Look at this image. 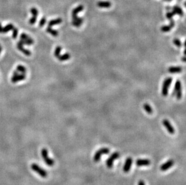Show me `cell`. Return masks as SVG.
I'll return each instance as SVG.
<instances>
[{
	"instance_id": "obj_1",
	"label": "cell",
	"mask_w": 186,
	"mask_h": 185,
	"mask_svg": "<svg viewBox=\"0 0 186 185\" xmlns=\"http://www.w3.org/2000/svg\"><path fill=\"white\" fill-rule=\"evenodd\" d=\"M41 155L42 158H43V160H44L45 162L46 163V165L49 167H52L54 165V160L51 158H49L48 156V151L46 148H43L41 151Z\"/></svg>"
},
{
	"instance_id": "obj_2",
	"label": "cell",
	"mask_w": 186,
	"mask_h": 185,
	"mask_svg": "<svg viewBox=\"0 0 186 185\" xmlns=\"http://www.w3.org/2000/svg\"><path fill=\"white\" fill-rule=\"evenodd\" d=\"M31 168L34 172H36V173L38 174L40 176H41L42 177H46L48 175V173L46 171L43 170V168H42L41 167H40L38 165L36 164H33L31 166Z\"/></svg>"
},
{
	"instance_id": "obj_3",
	"label": "cell",
	"mask_w": 186,
	"mask_h": 185,
	"mask_svg": "<svg viewBox=\"0 0 186 185\" xmlns=\"http://www.w3.org/2000/svg\"><path fill=\"white\" fill-rule=\"evenodd\" d=\"M110 153V150L108 148H102L101 149L98 150L96 152L94 156H93V161L95 162H98L100 161L101 157L102 155H106Z\"/></svg>"
},
{
	"instance_id": "obj_4",
	"label": "cell",
	"mask_w": 186,
	"mask_h": 185,
	"mask_svg": "<svg viewBox=\"0 0 186 185\" xmlns=\"http://www.w3.org/2000/svg\"><path fill=\"white\" fill-rule=\"evenodd\" d=\"M172 82V78L169 77L165 80L163 82V85L162 88V95L164 96H166L168 95V91L169 88L170 84H171Z\"/></svg>"
},
{
	"instance_id": "obj_5",
	"label": "cell",
	"mask_w": 186,
	"mask_h": 185,
	"mask_svg": "<svg viewBox=\"0 0 186 185\" xmlns=\"http://www.w3.org/2000/svg\"><path fill=\"white\" fill-rule=\"evenodd\" d=\"M120 155L118 152H115V153H112V155L110 158H109L106 161V165H107V167L109 168H111L113 167V162L115 161V160L118 159V158H119Z\"/></svg>"
},
{
	"instance_id": "obj_6",
	"label": "cell",
	"mask_w": 186,
	"mask_h": 185,
	"mask_svg": "<svg viewBox=\"0 0 186 185\" xmlns=\"http://www.w3.org/2000/svg\"><path fill=\"white\" fill-rule=\"evenodd\" d=\"M163 124L164 126L165 127V128L166 129L167 131H168V132L170 134H174L175 133V129L173 128V127L172 126V125L170 123L169 121L168 120L165 119L163 121Z\"/></svg>"
},
{
	"instance_id": "obj_7",
	"label": "cell",
	"mask_w": 186,
	"mask_h": 185,
	"mask_svg": "<svg viewBox=\"0 0 186 185\" xmlns=\"http://www.w3.org/2000/svg\"><path fill=\"white\" fill-rule=\"evenodd\" d=\"M132 163V159L131 157H128L127 159H126L125 163L124 166L123 167V171L125 172H128L130 170L131 165Z\"/></svg>"
},
{
	"instance_id": "obj_8",
	"label": "cell",
	"mask_w": 186,
	"mask_h": 185,
	"mask_svg": "<svg viewBox=\"0 0 186 185\" xmlns=\"http://www.w3.org/2000/svg\"><path fill=\"white\" fill-rule=\"evenodd\" d=\"M173 164H174V161H173L172 159L169 160L168 161H167V162H165V164H163L162 165H161L160 170L162 171H165L169 169L170 167H172Z\"/></svg>"
},
{
	"instance_id": "obj_9",
	"label": "cell",
	"mask_w": 186,
	"mask_h": 185,
	"mask_svg": "<svg viewBox=\"0 0 186 185\" xmlns=\"http://www.w3.org/2000/svg\"><path fill=\"white\" fill-rule=\"evenodd\" d=\"M83 6L79 5L76 7L75 9H73L72 12V20L73 21H76L77 19V14L83 10Z\"/></svg>"
},
{
	"instance_id": "obj_10",
	"label": "cell",
	"mask_w": 186,
	"mask_h": 185,
	"mask_svg": "<svg viewBox=\"0 0 186 185\" xmlns=\"http://www.w3.org/2000/svg\"><path fill=\"white\" fill-rule=\"evenodd\" d=\"M136 164L138 167H142V166H148L151 164V161L149 159H137L136 162Z\"/></svg>"
},
{
	"instance_id": "obj_11",
	"label": "cell",
	"mask_w": 186,
	"mask_h": 185,
	"mask_svg": "<svg viewBox=\"0 0 186 185\" xmlns=\"http://www.w3.org/2000/svg\"><path fill=\"white\" fill-rule=\"evenodd\" d=\"M14 28V26L12 23H9V24L7 25L5 27L3 28L1 23H0V33H6L9 32L10 30H12Z\"/></svg>"
},
{
	"instance_id": "obj_12",
	"label": "cell",
	"mask_w": 186,
	"mask_h": 185,
	"mask_svg": "<svg viewBox=\"0 0 186 185\" xmlns=\"http://www.w3.org/2000/svg\"><path fill=\"white\" fill-rule=\"evenodd\" d=\"M173 16L177 14V15H178L179 16H183L184 15V13H183V11H182V9H181L180 7H178V6H174V7H173V11L172 12H171Z\"/></svg>"
},
{
	"instance_id": "obj_13",
	"label": "cell",
	"mask_w": 186,
	"mask_h": 185,
	"mask_svg": "<svg viewBox=\"0 0 186 185\" xmlns=\"http://www.w3.org/2000/svg\"><path fill=\"white\" fill-rule=\"evenodd\" d=\"M17 48H18V49L20 51H21L22 52L24 53L25 55L26 56L31 55V52L29 50L25 49L24 46H23V45H22L21 43H20L19 42H18V43H17Z\"/></svg>"
},
{
	"instance_id": "obj_14",
	"label": "cell",
	"mask_w": 186,
	"mask_h": 185,
	"mask_svg": "<svg viewBox=\"0 0 186 185\" xmlns=\"http://www.w3.org/2000/svg\"><path fill=\"white\" fill-rule=\"evenodd\" d=\"M25 75L22 74L21 75H18L15 76H12V82L13 83H16L17 82H19L20 81H23L25 79Z\"/></svg>"
},
{
	"instance_id": "obj_15",
	"label": "cell",
	"mask_w": 186,
	"mask_h": 185,
	"mask_svg": "<svg viewBox=\"0 0 186 185\" xmlns=\"http://www.w3.org/2000/svg\"><path fill=\"white\" fill-rule=\"evenodd\" d=\"M112 6L109 1H99L97 3V6L101 8H110Z\"/></svg>"
},
{
	"instance_id": "obj_16",
	"label": "cell",
	"mask_w": 186,
	"mask_h": 185,
	"mask_svg": "<svg viewBox=\"0 0 186 185\" xmlns=\"http://www.w3.org/2000/svg\"><path fill=\"white\" fill-rule=\"evenodd\" d=\"M182 67H170L168 69V72L170 73H178L182 71Z\"/></svg>"
},
{
	"instance_id": "obj_17",
	"label": "cell",
	"mask_w": 186,
	"mask_h": 185,
	"mask_svg": "<svg viewBox=\"0 0 186 185\" xmlns=\"http://www.w3.org/2000/svg\"><path fill=\"white\" fill-rule=\"evenodd\" d=\"M62 22V19L61 18L55 19L51 20V21H50L49 22H48V26H52L60 24V23H61Z\"/></svg>"
},
{
	"instance_id": "obj_18",
	"label": "cell",
	"mask_w": 186,
	"mask_h": 185,
	"mask_svg": "<svg viewBox=\"0 0 186 185\" xmlns=\"http://www.w3.org/2000/svg\"><path fill=\"white\" fill-rule=\"evenodd\" d=\"M46 31H47L48 33L51 34V35L54 36V37H57L59 35V32L57 30H56V29H52L51 28V26H48V27L46 28Z\"/></svg>"
},
{
	"instance_id": "obj_19",
	"label": "cell",
	"mask_w": 186,
	"mask_h": 185,
	"mask_svg": "<svg viewBox=\"0 0 186 185\" xmlns=\"http://www.w3.org/2000/svg\"><path fill=\"white\" fill-rule=\"evenodd\" d=\"M70 57H71V56H70L69 53H65V54L62 55H59V57H58V59H59V61H63L68 60L70 58Z\"/></svg>"
},
{
	"instance_id": "obj_20",
	"label": "cell",
	"mask_w": 186,
	"mask_h": 185,
	"mask_svg": "<svg viewBox=\"0 0 186 185\" xmlns=\"http://www.w3.org/2000/svg\"><path fill=\"white\" fill-rule=\"evenodd\" d=\"M179 91H182L181 90V84L180 81H179V80H178V81H176L175 82V90H174V91H173V95H175L176 92Z\"/></svg>"
},
{
	"instance_id": "obj_21",
	"label": "cell",
	"mask_w": 186,
	"mask_h": 185,
	"mask_svg": "<svg viewBox=\"0 0 186 185\" xmlns=\"http://www.w3.org/2000/svg\"><path fill=\"white\" fill-rule=\"evenodd\" d=\"M20 43H21L22 45H32L34 43V40L33 39L30 40H24V39H21L20 41L19 42Z\"/></svg>"
},
{
	"instance_id": "obj_22",
	"label": "cell",
	"mask_w": 186,
	"mask_h": 185,
	"mask_svg": "<svg viewBox=\"0 0 186 185\" xmlns=\"http://www.w3.org/2000/svg\"><path fill=\"white\" fill-rule=\"evenodd\" d=\"M143 108H144L145 111H146L148 114H152L153 110L152 108L151 107V106H150L148 103H145V104L143 105Z\"/></svg>"
},
{
	"instance_id": "obj_23",
	"label": "cell",
	"mask_w": 186,
	"mask_h": 185,
	"mask_svg": "<svg viewBox=\"0 0 186 185\" xmlns=\"http://www.w3.org/2000/svg\"><path fill=\"white\" fill-rule=\"evenodd\" d=\"M16 70L19 72H21L22 74H25L26 73V68L24 66L19 65L16 67Z\"/></svg>"
},
{
	"instance_id": "obj_24",
	"label": "cell",
	"mask_w": 186,
	"mask_h": 185,
	"mask_svg": "<svg viewBox=\"0 0 186 185\" xmlns=\"http://www.w3.org/2000/svg\"><path fill=\"white\" fill-rule=\"evenodd\" d=\"M62 48L61 46H57V48H56L55 51H54V56L58 58L59 57V55H60V52L62 51Z\"/></svg>"
},
{
	"instance_id": "obj_25",
	"label": "cell",
	"mask_w": 186,
	"mask_h": 185,
	"mask_svg": "<svg viewBox=\"0 0 186 185\" xmlns=\"http://www.w3.org/2000/svg\"><path fill=\"white\" fill-rule=\"evenodd\" d=\"M171 27L169 25H165V26H163L161 27V31H163V32H169V31H170L171 29Z\"/></svg>"
},
{
	"instance_id": "obj_26",
	"label": "cell",
	"mask_w": 186,
	"mask_h": 185,
	"mask_svg": "<svg viewBox=\"0 0 186 185\" xmlns=\"http://www.w3.org/2000/svg\"><path fill=\"white\" fill-rule=\"evenodd\" d=\"M31 13H32V15L33 16H36L37 18V16H38V10L35 7H33L30 10Z\"/></svg>"
},
{
	"instance_id": "obj_27",
	"label": "cell",
	"mask_w": 186,
	"mask_h": 185,
	"mask_svg": "<svg viewBox=\"0 0 186 185\" xmlns=\"http://www.w3.org/2000/svg\"><path fill=\"white\" fill-rule=\"evenodd\" d=\"M173 42L175 46L179 47V48H180V47L182 46V43H181V42L178 39H175L174 40H173Z\"/></svg>"
},
{
	"instance_id": "obj_28",
	"label": "cell",
	"mask_w": 186,
	"mask_h": 185,
	"mask_svg": "<svg viewBox=\"0 0 186 185\" xmlns=\"http://www.w3.org/2000/svg\"><path fill=\"white\" fill-rule=\"evenodd\" d=\"M12 31H13V33H12V37H13V39H16L17 37H18V29L16 28H15L14 27L13 29H12Z\"/></svg>"
},
{
	"instance_id": "obj_29",
	"label": "cell",
	"mask_w": 186,
	"mask_h": 185,
	"mask_svg": "<svg viewBox=\"0 0 186 185\" xmlns=\"http://www.w3.org/2000/svg\"><path fill=\"white\" fill-rule=\"evenodd\" d=\"M20 38H21V39H24V40H30V39H32L30 37H29L25 33H22L21 36H20Z\"/></svg>"
},
{
	"instance_id": "obj_30",
	"label": "cell",
	"mask_w": 186,
	"mask_h": 185,
	"mask_svg": "<svg viewBox=\"0 0 186 185\" xmlns=\"http://www.w3.org/2000/svg\"><path fill=\"white\" fill-rule=\"evenodd\" d=\"M46 18H45V17L42 18L41 19H40V21L39 22V26H41V27L44 26L45 23H46Z\"/></svg>"
},
{
	"instance_id": "obj_31",
	"label": "cell",
	"mask_w": 186,
	"mask_h": 185,
	"mask_svg": "<svg viewBox=\"0 0 186 185\" xmlns=\"http://www.w3.org/2000/svg\"><path fill=\"white\" fill-rule=\"evenodd\" d=\"M36 20H37V17L33 16L32 18H31L30 19L29 23H30V24H32V25L34 24V23H35L36 22Z\"/></svg>"
},
{
	"instance_id": "obj_32",
	"label": "cell",
	"mask_w": 186,
	"mask_h": 185,
	"mask_svg": "<svg viewBox=\"0 0 186 185\" xmlns=\"http://www.w3.org/2000/svg\"><path fill=\"white\" fill-rule=\"evenodd\" d=\"M173 16L172 15V14L171 12H168V13H166V18L168 19H171L173 18Z\"/></svg>"
},
{
	"instance_id": "obj_33",
	"label": "cell",
	"mask_w": 186,
	"mask_h": 185,
	"mask_svg": "<svg viewBox=\"0 0 186 185\" xmlns=\"http://www.w3.org/2000/svg\"><path fill=\"white\" fill-rule=\"evenodd\" d=\"M169 26L171 27V28H172L174 27L175 26V22L174 21H173V18L171 19H170V24H169Z\"/></svg>"
},
{
	"instance_id": "obj_34",
	"label": "cell",
	"mask_w": 186,
	"mask_h": 185,
	"mask_svg": "<svg viewBox=\"0 0 186 185\" xmlns=\"http://www.w3.org/2000/svg\"><path fill=\"white\" fill-rule=\"evenodd\" d=\"M72 25L73 26H75V27H79V26H81L80 24H79L78 22H76L73 21H72Z\"/></svg>"
},
{
	"instance_id": "obj_35",
	"label": "cell",
	"mask_w": 186,
	"mask_h": 185,
	"mask_svg": "<svg viewBox=\"0 0 186 185\" xmlns=\"http://www.w3.org/2000/svg\"><path fill=\"white\" fill-rule=\"evenodd\" d=\"M138 185H145V182L143 180H140L138 183Z\"/></svg>"
},
{
	"instance_id": "obj_36",
	"label": "cell",
	"mask_w": 186,
	"mask_h": 185,
	"mask_svg": "<svg viewBox=\"0 0 186 185\" xmlns=\"http://www.w3.org/2000/svg\"><path fill=\"white\" fill-rule=\"evenodd\" d=\"M19 75V72L17 71V70H15V71L13 72V76H16V75Z\"/></svg>"
},
{
	"instance_id": "obj_37",
	"label": "cell",
	"mask_w": 186,
	"mask_h": 185,
	"mask_svg": "<svg viewBox=\"0 0 186 185\" xmlns=\"http://www.w3.org/2000/svg\"><path fill=\"white\" fill-rule=\"evenodd\" d=\"M182 61H183L184 62H185V57L182 58Z\"/></svg>"
},
{
	"instance_id": "obj_38",
	"label": "cell",
	"mask_w": 186,
	"mask_h": 185,
	"mask_svg": "<svg viewBox=\"0 0 186 185\" xmlns=\"http://www.w3.org/2000/svg\"><path fill=\"white\" fill-rule=\"evenodd\" d=\"M1 50H2V48H1V46H0V54H1Z\"/></svg>"
},
{
	"instance_id": "obj_39",
	"label": "cell",
	"mask_w": 186,
	"mask_h": 185,
	"mask_svg": "<svg viewBox=\"0 0 186 185\" xmlns=\"http://www.w3.org/2000/svg\"><path fill=\"white\" fill-rule=\"evenodd\" d=\"M172 1V0H167L166 1Z\"/></svg>"
}]
</instances>
